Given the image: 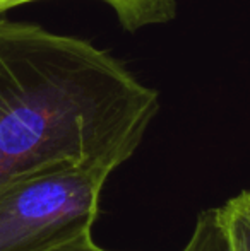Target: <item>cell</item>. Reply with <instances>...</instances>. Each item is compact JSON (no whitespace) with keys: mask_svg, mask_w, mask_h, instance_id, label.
I'll return each instance as SVG.
<instances>
[{"mask_svg":"<svg viewBox=\"0 0 250 251\" xmlns=\"http://www.w3.org/2000/svg\"><path fill=\"white\" fill-rule=\"evenodd\" d=\"M216 210L226 251H250V186Z\"/></svg>","mask_w":250,"mask_h":251,"instance_id":"cell-4","label":"cell"},{"mask_svg":"<svg viewBox=\"0 0 250 251\" xmlns=\"http://www.w3.org/2000/svg\"><path fill=\"white\" fill-rule=\"evenodd\" d=\"M158 93L89 41L0 17V192L67 166L120 168Z\"/></svg>","mask_w":250,"mask_h":251,"instance_id":"cell-1","label":"cell"},{"mask_svg":"<svg viewBox=\"0 0 250 251\" xmlns=\"http://www.w3.org/2000/svg\"><path fill=\"white\" fill-rule=\"evenodd\" d=\"M54 251H108V250L98 246L93 239V234H87V236H83V238L76 239V241H70L63 246H58V248Z\"/></svg>","mask_w":250,"mask_h":251,"instance_id":"cell-6","label":"cell"},{"mask_svg":"<svg viewBox=\"0 0 250 251\" xmlns=\"http://www.w3.org/2000/svg\"><path fill=\"white\" fill-rule=\"evenodd\" d=\"M38 0H0V16L5 10ZM113 9L127 31L134 33L153 24L168 23L177 12V0H101Z\"/></svg>","mask_w":250,"mask_h":251,"instance_id":"cell-3","label":"cell"},{"mask_svg":"<svg viewBox=\"0 0 250 251\" xmlns=\"http://www.w3.org/2000/svg\"><path fill=\"white\" fill-rule=\"evenodd\" d=\"M180 251H226L216 208H209L197 215L192 234Z\"/></svg>","mask_w":250,"mask_h":251,"instance_id":"cell-5","label":"cell"},{"mask_svg":"<svg viewBox=\"0 0 250 251\" xmlns=\"http://www.w3.org/2000/svg\"><path fill=\"white\" fill-rule=\"evenodd\" d=\"M111 173L79 164L9 185L0 192V251H54L93 234Z\"/></svg>","mask_w":250,"mask_h":251,"instance_id":"cell-2","label":"cell"}]
</instances>
